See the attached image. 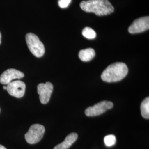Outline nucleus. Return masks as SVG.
I'll use <instances>...</instances> for the list:
<instances>
[{
	"label": "nucleus",
	"instance_id": "f257e3e1",
	"mask_svg": "<svg viewBox=\"0 0 149 149\" xmlns=\"http://www.w3.org/2000/svg\"><path fill=\"white\" fill-rule=\"evenodd\" d=\"M80 6L83 11L94 13L98 16L108 15L114 11V7L108 0L82 1Z\"/></svg>",
	"mask_w": 149,
	"mask_h": 149
},
{
	"label": "nucleus",
	"instance_id": "f03ea898",
	"mask_svg": "<svg viewBox=\"0 0 149 149\" xmlns=\"http://www.w3.org/2000/svg\"><path fill=\"white\" fill-rule=\"evenodd\" d=\"M128 66L125 63L117 62L109 65L101 74L103 81L115 82L123 79L128 74Z\"/></svg>",
	"mask_w": 149,
	"mask_h": 149
},
{
	"label": "nucleus",
	"instance_id": "7ed1b4c3",
	"mask_svg": "<svg viewBox=\"0 0 149 149\" xmlns=\"http://www.w3.org/2000/svg\"><path fill=\"white\" fill-rule=\"evenodd\" d=\"M26 40L29 50L36 57L41 58L45 53V47L37 35L29 33L26 36Z\"/></svg>",
	"mask_w": 149,
	"mask_h": 149
},
{
	"label": "nucleus",
	"instance_id": "20e7f679",
	"mask_svg": "<svg viewBox=\"0 0 149 149\" xmlns=\"http://www.w3.org/2000/svg\"><path fill=\"white\" fill-rule=\"evenodd\" d=\"M45 133L44 127L38 124H33L25 134L26 140L28 144H37L43 138Z\"/></svg>",
	"mask_w": 149,
	"mask_h": 149
},
{
	"label": "nucleus",
	"instance_id": "39448f33",
	"mask_svg": "<svg viewBox=\"0 0 149 149\" xmlns=\"http://www.w3.org/2000/svg\"><path fill=\"white\" fill-rule=\"evenodd\" d=\"M113 107V104L112 102L102 101L93 106L87 108L85 111V113L88 117L97 116L104 113L107 110L111 109Z\"/></svg>",
	"mask_w": 149,
	"mask_h": 149
},
{
	"label": "nucleus",
	"instance_id": "423d86ee",
	"mask_svg": "<svg viewBox=\"0 0 149 149\" xmlns=\"http://www.w3.org/2000/svg\"><path fill=\"white\" fill-rule=\"evenodd\" d=\"M149 29V17H140L134 21L128 28V32L131 34L144 32Z\"/></svg>",
	"mask_w": 149,
	"mask_h": 149
},
{
	"label": "nucleus",
	"instance_id": "0eeeda50",
	"mask_svg": "<svg viewBox=\"0 0 149 149\" xmlns=\"http://www.w3.org/2000/svg\"><path fill=\"white\" fill-rule=\"evenodd\" d=\"M7 91L9 95L16 98H22L24 95L26 91L25 84L20 80L12 81L7 85Z\"/></svg>",
	"mask_w": 149,
	"mask_h": 149
},
{
	"label": "nucleus",
	"instance_id": "6e6552de",
	"mask_svg": "<svg viewBox=\"0 0 149 149\" xmlns=\"http://www.w3.org/2000/svg\"><path fill=\"white\" fill-rule=\"evenodd\" d=\"M38 93L42 104L48 103L53 91V85L52 83L47 82L45 84H39L37 86Z\"/></svg>",
	"mask_w": 149,
	"mask_h": 149
},
{
	"label": "nucleus",
	"instance_id": "1a4fd4ad",
	"mask_svg": "<svg viewBox=\"0 0 149 149\" xmlns=\"http://www.w3.org/2000/svg\"><path fill=\"white\" fill-rule=\"evenodd\" d=\"M24 74L17 70L10 69L4 71L0 76V83L8 85L15 79H20L24 77Z\"/></svg>",
	"mask_w": 149,
	"mask_h": 149
},
{
	"label": "nucleus",
	"instance_id": "9d476101",
	"mask_svg": "<svg viewBox=\"0 0 149 149\" xmlns=\"http://www.w3.org/2000/svg\"><path fill=\"white\" fill-rule=\"evenodd\" d=\"M78 135L76 133H72L68 135L63 142L56 145L54 149H68L77 140Z\"/></svg>",
	"mask_w": 149,
	"mask_h": 149
},
{
	"label": "nucleus",
	"instance_id": "9b49d317",
	"mask_svg": "<svg viewBox=\"0 0 149 149\" xmlns=\"http://www.w3.org/2000/svg\"><path fill=\"white\" fill-rule=\"evenodd\" d=\"M80 60L84 62L90 61L95 56V51L92 48H87L80 50L79 53Z\"/></svg>",
	"mask_w": 149,
	"mask_h": 149
},
{
	"label": "nucleus",
	"instance_id": "f8f14e48",
	"mask_svg": "<svg viewBox=\"0 0 149 149\" xmlns=\"http://www.w3.org/2000/svg\"><path fill=\"white\" fill-rule=\"evenodd\" d=\"M141 116L145 119L149 118V98L146 97L142 102L140 106Z\"/></svg>",
	"mask_w": 149,
	"mask_h": 149
},
{
	"label": "nucleus",
	"instance_id": "ddd939ff",
	"mask_svg": "<svg viewBox=\"0 0 149 149\" xmlns=\"http://www.w3.org/2000/svg\"><path fill=\"white\" fill-rule=\"evenodd\" d=\"M82 34L84 37L89 39H92L96 37V33L95 31L90 27H85L82 32Z\"/></svg>",
	"mask_w": 149,
	"mask_h": 149
},
{
	"label": "nucleus",
	"instance_id": "4468645a",
	"mask_svg": "<svg viewBox=\"0 0 149 149\" xmlns=\"http://www.w3.org/2000/svg\"><path fill=\"white\" fill-rule=\"evenodd\" d=\"M104 141L107 146L110 147L116 144V138L114 135H108L104 139Z\"/></svg>",
	"mask_w": 149,
	"mask_h": 149
},
{
	"label": "nucleus",
	"instance_id": "2eb2a0df",
	"mask_svg": "<svg viewBox=\"0 0 149 149\" xmlns=\"http://www.w3.org/2000/svg\"><path fill=\"white\" fill-rule=\"evenodd\" d=\"M71 2V0H59L58 4L60 8H65L69 6Z\"/></svg>",
	"mask_w": 149,
	"mask_h": 149
},
{
	"label": "nucleus",
	"instance_id": "dca6fc26",
	"mask_svg": "<svg viewBox=\"0 0 149 149\" xmlns=\"http://www.w3.org/2000/svg\"><path fill=\"white\" fill-rule=\"evenodd\" d=\"M0 149H7L6 148L5 146H2V145H0Z\"/></svg>",
	"mask_w": 149,
	"mask_h": 149
},
{
	"label": "nucleus",
	"instance_id": "f3484780",
	"mask_svg": "<svg viewBox=\"0 0 149 149\" xmlns=\"http://www.w3.org/2000/svg\"><path fill=\"white\" fill-rule=\"evenodd\" d=\"M3 88L4 90H6V89H7V86H4L3 87Z\"/></svg>",
	"mask_w": 149,
	"mask_h": 149
},
{
	"label": "nucleus",
	"instance_id": "a211bd4d",
	"mask_svg": "<svg viewBox=\"0 0 149 149\" xmlns=\"http://www.w3.org/2000/svg\"><path fill=\"white\" fill-rule=\"evenodd\" d=\"M1 34L0 33V44H1Z\"/></svg>",
	"mask_w": 149,
	"mask_h": 149
}]
</instances>
